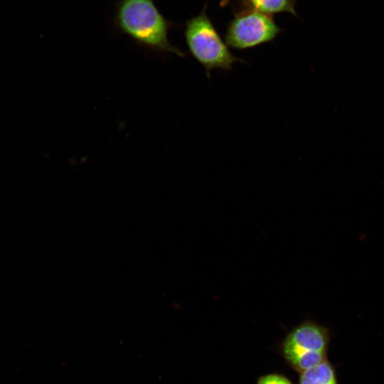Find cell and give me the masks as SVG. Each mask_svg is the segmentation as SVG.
Wrapping results in <instances>:
<instances>
[{"label": "cell", "instance_id": "6da1fadb", "mask_svg": "<svg viewBox=\"0 0 384 384\" xmlns=\"http://www.w3.org/2000/svg\"><path fill=\"white\" fill-rule=\"evenodd\" d=\"M114 22L120 31L142 45L184 56L169 41L173 23L159 11L154 0H119Z\"/></svg>", "mask_w": 384, "mask_h": 384}, {"label": "cell", "instance_id": "7a4b0ae2", "mask_svg": "<svg viewBox=\"0 0 384 384\" xmlns=\"http://www.w3.org/2000/svg\"><path fill=\"white\" fill-rule=\"evenodd\" d=\"M206 4L199 14L186 23L184 36L191 54L206 69L231 70L234 63L243 62L233 55L207 14Z\"/></svg>", "mask_w": 384, "mask_h": 384}, {"label": "cell", "instance_id": "3957f363", "mask_svg": "<svg viewBox=\"0 0 384 384\" xmlns=\"http://www.w3.org/2000/svg\"><path fill=\"white\" fill-rule=\"evenodd\" d=\"M329 329L312 321L294 327L282 341L279 351L287 363L302 372L327 360Z\"/></svg>", "mask_w": 384, "mask_h": 384}, {"label": "cell", "instance_id": "277c9868", "mask_svg": "<svg viewBox=\"0 0 384 384\" xmlns=\"http://www.w3.org/2000/svg\"><path fill=\"white\" fill-rule=\"evenodd\" d=\"M272 15L249 9L235 10L228 22L225 43L232 48L246 50L274 41L281 33Z\"/></svg>", "mask_w": 384, "mask_h": 384}, {"label": "cell", "instance_id": "5b68a950", "mask_svg": "<svg viewBox=\"0 0 384 384\" xmlns=\"http://www.w3.org/2000/svg\"><path fill=\"white\" fill-rule=\"evenodd\" d=\"M297 0H221L220 6H227L230 4L238 7L237 10L249 9L260 11L270 15L288 12L297 17L295 10Z\"/></svg>", "mask_w": 384, "mask_h": 384}, {"label": "cell", "instance_id": "8992f818", "mask_svg": "<svg viewBox=\"0 0 384 384\" xmlns=\"http://www.w3.org/2000/svg\"><path fill=\"white\" fill-rule=\"evenodd\" d=\"M299 384H338L335 369L326 360L299 373Z\"/></svg>", "mask_w": 384, "mask_h": 384}, {"label": "cell", "instance_id": "52a82bcc", "mask_svg": "<svg viewBox=\"0 0 384 384\" xmlns=\"http://www.w3.org/2000/svg\"><path fill=\"white\" fill-rule=\"evenodd\" d=\"M256 384H293L285 375L272 373L260 376Z\"/></svg>", "mask_w": 384, "mask_h": 384}]
</instances>
